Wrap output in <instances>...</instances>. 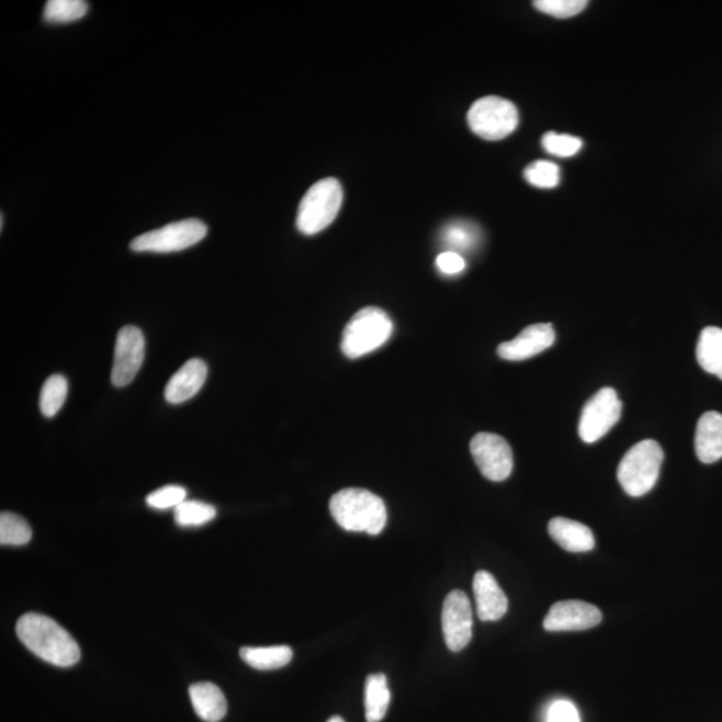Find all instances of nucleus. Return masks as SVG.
I'll list each match as a JSON object with an SVG mask.
<instances>
[{"label":"nucleus","mask_w":722,"mask_h":722,"mask_svg":"<svg viewBox=\"0 0 722 722\" xmlns=\"http://www.w3.org/2000/svg\"><path fill=\"white\" fill-rule=\"evenodd\" d=\"M22 644L46 663L70 668L81 658V648L59 623L43 614L27 613L16 623Z\"/></svg>","instance_id":"obj_1"},{"label":"nucleus","mask_w":722,"mask_h":722,"mask_svg":"<svg viewBox=\"0 0 722 722\" xmlns=\"http://www.w3.org/2000/svg\"><path fill=\"white\" fill-rule=\"evenodd\" d=\"M332 517L347 531L377 535L387 524V507L377 495L364 488H345L329 501Z\"/></svg>","instance_id":"obj_2"},{"label":"nucleus","mask_w":722,"mask_h":722,"mask_svg":"<svg viewBox=\"0 0 722 722\" xmlns=\"http://www.w3.org/2000/svg\"><path fill=\"white\" fill-rule=\"evenodd\" d=\"M663 462L664 451L656 440H642L622 458L618 482L630 497H642L656 486Z\"/></svg>","instance_id":"obj_3"},{"label":"nucleus","mask_w":722,"mask_h":722,"mask_svg":"<svg viewBox=\"0 0 722 722\" xmlns=\"http://www.w3.org/2000/svg\"><path fill=\"white\" fill-rule=\"evenodd\" d=\"M393 332V320L383 309L363 308L347 324L342 334L341 351L350 359L365 357L384 346Z\"/></svg>","instance_id":"obj_4"},{"label":"nucleus","mask_w":722,"mask_h":722,"mask_svg":"<svg viewBox=\"0 0 722 722\" xmlns=\"http://www.w3.org/2000/svg\"><path fill=\"white\" fill-rule=\"evenodd\" d=\"M342 188L335 179L316 182L305 193L297 212V228L303 235L314 236L328 228L340 212Z\"/></svg>","instance_id":"obj_5"},{"label":"nucleus","mask_w":722,"mask_h":722,"mask_svg":"<svg viewBox=\"0 0 722 722\" xmlns=\"http://www.w3.org/2000/svg\"><path fill=\"white\" fill-rule=\"evenodd\" d=\"M207 226L198 218L182 219L140 235L131 242L134 252L171 253L194 247L204 240Z\"/></svg>","instance_id":"obj_6"},{"label":"nucleus","mask_w":722,"mask_h":722,"mask_svg":"<svg viewBox=\"0 0 722 722\" xmlns=\"http://www.w3.org/2000/svg\"><path fill=\"white\" fill-rule=\"evenodd\" d=\"M467 121L476 136L500 140L516 132L519 114L512 102L500 97H485L471 106Z\"/></svg>","instance_id":"obj_7"},{"label":"nucleus","mask_w":722,"mask_h":722,"mask_svg":"<svg viewBox=\"0 0 722 722\" xmlns=\"http://www.w3.org/2000/svg\"><path fill=\"white\" fill-rule=\"evenodd\" d=\"M622 403L613 388H602L585 404L579 419V437L585 443L603 438L621 419Z\"/></svg>","instance_id":"obj_8"},{"label":"nucleus","mask_w":722,"mask_h":722,"mask_svg":"<svg viewBox=\"0 0 722 722\" xmlns=\"http://www.w3.org/2000/svg\"><path fill=\"white\" fill-rule=\"evenodd\" d=\"M471 454L485 478L504 482L512 473V451L506 439L497 433L481 432L471 440Z\"/></svg>","instance_id":"obj_9"},{"label":"nucleus","mask_w":722,"mask_h":722,"mask_svg":"<svg viewBox=\"0 0 722 722\" xmlns=\"http://www.w3.org/2000/svg\"><path fill=\"white\" fill-rule=\"evenodd\" d=\"M145 336L137 327L121 328L115 341L112 383L115 387H126L137 376L145 359Z\"/></svg>","instance_id":"obj_10"},{"label":"nucleus","mask_w":722,"mask_h":722,"mask_svg":"<svg viewBox=\"0 0 722 722\" xmlns=\"http://www.w3.org/2000/svg\"><path fill=\"white\" fill-rule=\"evenodd\" d=\"M442 627L447 646L451 652H461L473 639V609L466 593L451 591L445 597Z\"/></svg>","instance_id":"obj_11"},{"label":"nucleus","mask_w":722,"mask_h":722,"mask_svg":"<svg viewBox=\"0 0 722 722\" xmlns=\"http://www.w3.org/2000/svg\"><path fill=\"white\" fill-rule=\"evenodd\" d=\"M601 621L602 613L595 605L568 599L552 606L544 617L543 628L548 632H580L596 628Z\"/></svg>","instance_id":"obj_12"},{"label":"nucleus","mask_w":722,"mask_h":722,"mask_svg":"<svg viewBox=\"0 0 722 722\" xmlns=\"http://www.w3.org/2000/svg\"><path fill=\"white\" fill-rule=\"evenodd\" d=\"M555 341L553 324H532L516 339L501 342L498 354L504 360L522 361L546 351Z\"/></svg>","instance_id":"obj_13"},{"label":"nucleus","mask_w":722,"mask_h":722,"mask_svg":"<svg viewBox=\"0 0 722 722\" xmlns=\"http://www.w3.org/2000/svg\"><path fill=\"white\" fill-rule=\"evenodd\" d=\"M476 613L483 622L498 621L507 613L509 601L493 574L481 571L474 577Z\"/></svg>","instance_id":"obj_14"},{"label":"nucleus","mask_w":722,"mask_h":722,"mask_svg":"<svg viewBox=\"0 0 722 722\" xmlns=\"http://www.w3.org/2000/svg\"><path fill=\"white\" fill-rule=\"evenodd\" d=\"M207 377V365L204 360L191 359L177 371L165 388V399L170 404H181L191 401L200 393Z\"/></svg>","instance_id":"obj_15"},{"label":"nucleus","mask_w":722,"mask_h":722,"mask_svg":"<svg viewBox=\"0 0 722 722\" xmlns=\"http://www.w3.org/2000/svg\"><path fill=\"white\" fill-rule=\"evenodd\" d=\"M696 455L700 462L712 464L722 458V415L711 411L701 416L696 428Z\"/></svg>","instance_id":"obj_16"},{"label":"nucleus","mask_w":722,"mask_h":722,"mask_svg":"<svg viewBox=\"0 0 722 722\" xmlns=\"http://www.w3.org/2000/svg\"><path fill=\"white\" fill-rule=\"evenodd\" d=\"M549 534L568 553H587L596 546L595 535L587 526L567 518H554Z\"/></svg>","instance_id":"obj_17"},{"label":"nucleus","mask_w":722,"mask_h":722,"mask_svg":"<svg viewBox=\"0 0 722 722\" xmlns=\"http://www.w3.org/2000/svg\"><path fill=\"white\" fill-rule=\"evenodd\" d=\"M192 706L199 718L205 722H218L228 711L223 690L212 682L193 684L189 688Z\"/></svg>","instance_id":"obj_18"},{"label":"nucleus","mask_w":722,"mask_h":722,"mask_svg":"<svg viewBox=\"0 0 722 722\" xmlns=\"http://www.w3.org/2000/svg\"><path fill=\"white\" fill-rule=\"evenodd\" d=\"M697 361L701 369L722 381V329L707 327L702 329L697 342Z\"/></svg>","instance_id":"obj_19"},{"label":"nucleus","mask_w":722,"mask_h":722,"mask_svg":"<svg viewBox=\"0 0 722 722\" xmlns=\"http://www.w3.org/2000/svg\"><path fill=\"white\" fill-rule=\"evenodd\" d=\"M240 657L257 670H277L284 668L293 658L290 646L242 647Z\"/></svg>","instance_id":"obj_20"},{"label":"nucleus","mask_w":722,"mask_h":722,"mask_svg":"<svg viewBox=\"0 0 722 722\" xmlns=\"http://www.w3.org/2000/svg\"><path fill=\"white\" fill-rule=\"evenodd\" d=\"M364 702L366 722H381L385 718L391 702V691L387 677L383 673L366 678Z\"/></svg>","instance_id":"obj_21"},{"label":"nucleus","mask_w":722,"mask_h":722,"mask_svg":"<svg viewBox=\"0 0 722 722\" xmlns=\"http://www.w3.org/2000/svg\"><path fill=\"white\" fill-rule=\"evenodd\" d=\"M440 240L447 248L445 252L458 255L467 253L478 247L481 230L478 226L467 222H454L447 224L442 230Z\"/></svg>","instance_id":"obj_22"},{"label":"nucleus","mask_w":722,"mask_h":722,"mask_svg":"<svg viewBox=\"0 0 722 722\" xmlns=\"http://www.w3.org/2000/svg\"><path fill=\"white\" fill-rule=\"evenodd\" d=\"M69 393V383L63 375H53L43 384L40 397L41 411L46 418H53L60 411Z\"/></svg>","instance_id":"obj_23"},{"label":"nucleus","mask_w":722,"mask_h":722,"mask_svg":"<svg viewBox=\"0 0 722 722\" xmlns=\"http://www.w3.org/2000/svg\"><path fill=\"white\" fill-rule=\"evenodd\" d=\"M89 4L83 0H48L43 18L48 23H71L88 14Z\"/></svg>","instance_id":"obj_24"},{"label":"nucleus","mask_w":722,"mask_h":722,"mask_svg":"<svg viewBox=\"0 0 722 722\" xmlns=\"http://www.w3.org/2000/svg\"><path fill=\"white\" fill-rule=\"evenodd\" d=\"M217 511L212 505L199 500H185L174 509L176 523L181 528H198L216 518Z\"/></svg>","instance_id":"obj_25"},{"label":"nucleus","mask_w":722,"mask_h":722,"mask_svg":"<svg viewBox=\"0 0 722 722\" xmlns=\"http://www.w3.org/2000/svg\"><path fill=\"white\" fill-rule=\"evenodd\" d=\"M33 530L26 519L16 514L2 512L0 516V543L5 546H23L32 541Z\"/></svg>","instance_id":"obj_26"},{"label":"nucleus","mask_w":722,"mask_h":722,"mask_svg":"<svg viewBox=\"0 0 722 722\" xmlns=\"http://www.w3.org/2000/svg\"><path fill=\"white\" fill-rule=\"evenodd\" d=\"M524 179L532 187L552 189L559 187L561 174L559 165L550 161H535L524 170Z\"/></svg>","instance_id":"obj_27"},{"label":"nucleus","mask_w":722,"mask_h":722,"mask_svg":"<svg viewBox=\"0 0 722 722\" xmlns=\"http://www.w3.org/2000/svg\"><path fill=\"white\" fill-rule=\"evenodd\" d=\"M583 139L568 136V134L550 132L544 134L542 138L544 151L556 157H573L583 149Z\"/></svg>","instance_id":"obj_28"},{"label":"nucleus","mask_w":722,"mask_h":722,"mask_svg":"<svg viewBox=\"0 0 722 722\" xmlns=\"http://www.w3.org/2000/svg\"><path fill=\"white\" fill-rule=\"evenodd\" d=\"M187 489L181 486H165L153 492L146 498V504L156 510L176 509L177 506L187 500Z\"/></svg>","instance_id":"obj_29"},{"label":"nucleus","mask_w":722,"mask_h":722,"mask_svg":"<svg viewBox=\"0 0 722 722\" xmlns=\"http://www.w3.org/2000/svg\"><path fill=\"white\" fill-rule=\"evenodd\" d=\"M535 9L555 18H572L586 9L585 0H537Z\"/></svg>","instance_id":"obj_30"},{"label":"nucleus","mask_w":722,"mask_h":722,"mask_svg":"<svg viewBox=\"0 0 722 722\" xmlns=\"http://www.w3.org/2000/svg\"><path fill=\"white\" fill-rule=\"evenodd\" d=\"M548 722H580L579 713L571 701H555L549 709Z\"/></svg>","instance_id":"obj_31"},{"label":"nucleus","mask_w":722,"mask_h":722,"mask_svg":"<svg viewBox=\"0 0 722 722\" xmlns=\"http://www.w3.org/2000/svg\"><path fill=\"white\" fill-rule=\"evenodd\" d=\"M437 267L447 277H454V274L462 273L466 269V261H464L462 255L443 252L438 256Z\"/></svg>","instance_id":"obj_32"},{"label":"nucleus","mask_w":722,"mask_h":722,"mask_svg":"<svg viewBox=\"0 0 722 722\" xmlns=\"http://www.w3.org/2000/svg\"><path fill=\"white\" fill-rule=\"evenodd\" d=\"M327 722H346V721L339 718V715H335V718L329 719Z\"/></svg>","instance_id":"obj_33"},{"label":"nucleus","mask_w":722,"mask_h":722,"mask_svg":"<svg viewBox=\"0 0 722 722\" xmlns=\"http://www.w3.org/2000/svg\"><path fill=\"white\" fill-rule=\"evenodd\" d=\"M3 225H4V216L2 214V217H0V229H3Z\"/></svg>","instance_id":"obj_34"}]
</instances>
